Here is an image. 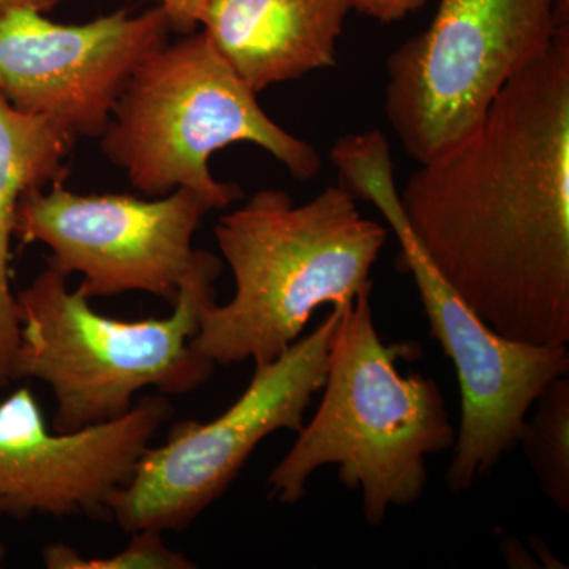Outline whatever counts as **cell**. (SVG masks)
Returning <instances> with one entry per match:
<instances>
[{
	"mask_svg": "<svg viewBox=\"0 0 569 569\" xmlns=\"http://www.w3.org/2000/svg\"><path fill=\"white\" fill-rule=\"evenodd\" d=\"M171 417L159 392L121 418L56 432L32 389H17L0 402V518H111L112 497Z\"/></svg>",
	"mask_w": 569,
	"mask_h": 569,
	"instance_id": "obj_11",
	"label": "cell"
},
{
	"mask_svg": "<svg viewBox=\"0 0 569 569\" xmlns=\"http://www.w3.org/2000/svg\"><path fill=\"white\" fill-rule=\"evenodd\" d=\"M187 189L142 200L132 194H81L62 182L21 198L13 238L50 249L47 264L81 274L89 299L142 291L171 307L192 269L193 238L211 212Z\"/></svg>",
	"mask_w": 569,
	"mask_h": 569,
	"instance_id": "obj_9",
	"label": "cell"
},
{
	"mask_svg": "<svg viewBox=\"0 0 569 569\" xmlns=\"http://www.w3.org/2000/svg\"><path fill=\"white\" fill-rule=\"evenodd\" d=\"M519 445L539 488L560 511L569 512V380L557 378L535 402Z\"/></svg>",
	"mask_w": 569,
	"mask_h": 569,
	"instance_id": "obj_14",
	"label": "cell"
},
{
	"mask_svg": "<svg viewBox=\"0 0 569 569\" xmlns=\"http://www.w3.org/2000/svg\"><path fill=\"white\" fill-rule=\"evenodd\" d=\"M353 0H209L201 31L254 93L337 66Z\"/></svg>",
	"mask_w": 569,
	"mask_h": 569,
	"instance_id": "obj_12",
	"label": "cell"
},
{
	"mask_svg": "<svg viewBox=\"0 0 569 569\" xmlns=\"http://www.w3.org/2000/svg\"><path fill=\"white\" fill-rule=\"evenodd\" d=\"M77 138L54 123L18 110L0 92V388L13 381L18 332L11 288V241L20 200L62 182Z\"/></svg>",
	"mask_w": 569,
	"mask_h": 569,
	"instance_id": "obj_13",
	"label": "cell"
},
{
	"mask_svg": "<svg viewBox=\"0 0 569 569\" xmlns=\"http://www.w3.org/2000/svg\"><path fill=\"white\" fill-rule=\"evenodd\" d=\"M222 269L217 254L197 250L173 313L127 321L96 312L80 287L70 290L69 277L47 264L14 293L20 339L13 381L32 378L50 388L52 429L62 433L123 417L146 388L164 396L192 392L216 367L192 340L216 302L213 283Z\"/></svg>",
	"mask_w": 569,
	"mask_h": 569,
	"instance_id": "obj_4",
	"label": "cell"
},
{
	"mask_svg": "<svg viewBox=\"0 0 569 569\" xmlns=\"http://www.w3.org/2000/svg\"><path fill=\"white\" fill-rule=\"evenodd\" d=\"M343 306L332 307L316 331L274 361L254 365L249 387L220 417L178 422L164 443L146 449L132 478L112 497L118 527L129 533L187 529L233 485L264 438L277 430L298 433L323 388Z\"/></svg>",
	"mask_w": 569,
	"mask_h": 569,
	"instance_id": "obj_7",
	"label": "cell"
},
{
	"mask_svg": "<svg viewBox=\"0 0 569 569\" xmlns=\"http://www.w3.org/2000/svg\"><path fill=\"white\" fill-rule=\"evenodd\" d=\"M399 198L427 260L479 320L568 346L569 29Z\"/></svg>",
	"mask_w": 569,
	"mask_h": 569,
	"instance_id": "obj_1",
	"label": "cell"
},
{
	"mask_svg": "<svg viewBox=\"0 0 569 569\" xmlns=\"http://www.w3.org/2000/svg\"><path fill=\"white\" fill-rule=\"evenodd\" d=\"M162 7L61 24L37 10L0 20V92L71 137H102L134 70L170 37Z\"/></svg>",
	"mask_w": 569,
	"mask_h": 569,
	"instance_id": "obj_10",
	"label": "cell"
},
{
	"mask_svg": "<svg viewBox=\"0 0 569 569\" xmlns=\"http://www.w3.org/2000/svg\"><path fill=\"white\" fill-rule=\"evenodd\" d=\"M367 201L385 217L400 244V264L413 276L430 336L455 362L460 389V425L447 481L452 492H466L489 473L520 436L531 408L557 378L569 373L567 346H535L509 339L479 320L433 264L403 217L396 182L380 179Z\"/></svg>",
	"mask_w": 569,
	"mask_h": 569,
	"instance_id": "obj_8",
	"label": "cell"
},
{
	"mask_svg": "<svg viewBox=\"0 0 569 569\" xmlns=\"http://www.w3.org/2000/svg\"><path fill=\"white\" fill-rule=\"evenodd\" d=\"M370 293L372 288L343 306L323 399L269 475L268 488L280 503L295 505L318 468L337 466L340 482L361 490L367 523L378 527L389 509L417 503L427 458L455 447L456 430L437 381L400 373L397 361L413 359L419 347L381 340Z\"/></svg>",
	"mask_w": 569,
	"mask_h": 569,
	"instance_id": "obj_3",
	"label": "cell"
},
{
	"mask_svg": "<svg viewBox=\"0 0 569 569\" xmlns=\"http://www.w3.org/2000/svg\"><path fill=\"white\" fill-rule=\"evenodd\" d=\"M209 0H159L176 32H194L201 26Z\"/></svg>",
	"mask_w": 569,
	"mask_h": 569,
	"instance_id": "obj_17",
	"label": "cell"
},
{
	"mask_svg": "<svg viewBox=\"0 0 569 569\" xmlns=\"http://www.w3.org/2000/svg\"><path fill=\"white\" fill-rule=\"evenodd\" d=\"M7 559V548L0 542V568L3 567V561Z\"/></svg>",
	"mask_w": 569,
	"mask_h": 569,
	"instance_id": "obj_19",
	"label": "cell"
},
{
	"mask_svg": "<svg viewBox=\"0 0 569 569\" xmlns=\"http://www.w3.org/2000/svg\"><path fill=\"white\" fill-rule=\"evenodd\" d=\"M569 29V0H440L387 61L385 112L410 159L429 162L477 129L501 89Z\"/></svg>",
	"mask_w": 569,
	"mask_h": 569,
	"instance_id": "obj_6",
	"label": "cell"
},
{
	"mask_svg": "<svg viewBox=\"0 0 569 569\" xmlns=\"http://www.w3.org/2000/svg\"><path fill=\"white\" fill-rule=\"evenodd\" d=\"M426 2L427 0H353V10L370 20L389 24L417 13Z\"/></svg>",
	"mask_w": 569,
	"mask_h": 569,
	"instance_id": "obj_16",
	"label": "cell"
},
{
	"mask_svg": "<svg viewBox=\"0 0 569 569\" xmlns=\"http://www.w3.org/2000/svg\"><path fill=\"white\" fill-rule=\"evenodd\" d=\"M100 140L138 192L192 190L212 211L244 197L238 183L217 181L209 170L213 153L227 146H258L301 182L321 170L317 149L266 114L203 31L167 41L141 62Z\"/></svg>",
	"mask_w": 569,
	"mask_h": 569,
	"instance_id": "obj_5",
	"label": "cell"
},
{
	"mask_svg": "<svg viewBox=\"0 0 569 569\" xmlns=\"http://www.w3.org/2000/svg\"><path fill=\"white\" fill-rule=\"evenodd\" d=\"M119 553L110 557L81 556L67 545H50L41 552L48 569H192V560L168 548L162 531L138 530Z\"/></svg>",
	"mask_w": 569,
	"mask_h": 569,
	"instance_id": "obj_15",
	"label": "cell"
},
{
	"mask_svg": "<svg viewBox=\"0 0 569 569\" xmlns=\"http://www.w3.org/2000/svg\"><path fill=\"white\" fill-rule=\"evenodd\" d=\"M234 277L230 302L204 310L192 347L213 365L271 362L301 339L316 310L373 288L388 230L337 186L305 204L264 189L213 227Z\"/></svg>",
	"mask_w": 569,
	"mask_h": 569,
	"instance_id": "obj_2",
	"label": "cell"
},
{
	"mask_svg": "<svg viewBox=\"0 0 569 569\" xmlns=\"http://www.w3.org/2000/svg\"><path fill=\"white\" fill-rule=\"evenodd\" d=\"M59 0H0V20L14 10L29 9L48 13L58 6Z\"/></svg>",
	"mask_w": 569,
	"mask_h": 569,
	"instance_id": "obj_18",
	"label": "cell"
}]
</instances>
